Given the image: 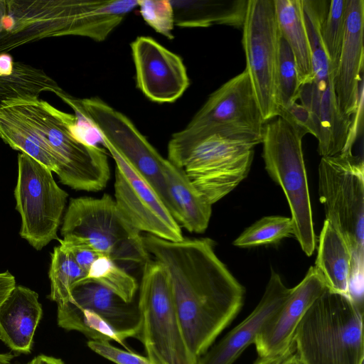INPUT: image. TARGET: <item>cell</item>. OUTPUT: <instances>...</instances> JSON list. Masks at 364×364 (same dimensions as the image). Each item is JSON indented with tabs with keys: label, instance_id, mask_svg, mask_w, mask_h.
<instances>
[{
	"label": "cell",
	"instance_id": "6da1fadb",
	"mask_svg": "<svg viewBox=\"0 0 364 364\" xmlns=\"http://www.w3.org/2000/svg\"><path fill=\"white\" fill-rule=\"evenodd\" d=\"M143 242L168 272L187 346L198 359L240 312L245 288L218 258L210 238L173 242L147 234Z\"/></svg>",
	"mask_w": 364,
	"mask_h": 364
},
{
	"label": "cell",
	"instance_id": "7a4b0ae2",
	"mask_svg": "<svg viewBox=\"0 0 364 364\" xmlns=\"http://www.w3.org/2000/svg\"><path fill=\"white\" fill-rule=\"evenodd\" d=\"M137 6V0H0V54L50 37L103 41Z\"/></svg>",
	"mask_w": 364,
	"mask_h": 364
},
{
	"label": "cell",
	"instance_id": "3957f363",
	"mask_svg": "<svg viewBox=\"0 0 364 364\" xmlns=\"http://www.w3.org/2000/svg\"><path fill=\"white\" fill-rule=\"evenodd\" d=\"M363 312L328 288L298 324L293 345L301 364H363Z\"/></svg>",
	"mask_w": 364,
	"mask_h": 364
},
{
	"label": "cell",
	"instance_id": "277c9868",
	"mask_svg": "<svg viewBox=\"0 0 364 364\" xmlns=\"http://www.w3.org/2000/svg\"><path fill=\"white\" fill-rule=\"evenodd\" d=\"M318 196L326 220L343 236L352 255L349 295L363 297L364 165L352 152L321 157Z\"/></svg>",
	"mask_w": 364,
	"mask_h": 364
},
{
	"label": "cell",
	"instance_id": "5b68a950",
	"mask_svg": "<svg viewBox=\"0 0 364 364\" xmlns=\"http://www.w3.org/2000/svg\"><path fill=\"white\" fill-rule=\"evenodd\" d=\"M14 105L41 133L63 184L88 192L106 187L110 177L107 156L101 148L76 136L73 131L75 115L41 99Z\"/></svg>",
	"mask_w": 364,
	"mask_h": 364
},
{
	"label": "cell",
	"instance_id": "8992f818",
	"mask_svg": "<svg viewBox=\"0 0 364 364\" xmlns=\"http://www.w3.org/2000/svg\"><path fill=\"white\" fill-rule=\"evenodd\" d=\"M60 234L63 241L88 245L124 269L143 267L150 259L143 236L107 193L71 198Z\"/></svg>",
	"mask_w": 364,
	"mask_h": 364
},
{
	"label": "cell",
	"instance_id": "52a82bcc",
	"mask_svg": "<svg viewBox=\"0 0 364 364\" xmlns=\"http://www.w3.org/2000/svg\"><path fill=\"white\" fill-rule=\"evenodd\" d=\"M261 144L265 169L287 198L294 236L304 252L311 256L316 248V237L302 137L284 119L276 117L264 123Z\"/></svg>",
	"mask_w": 364,
	"mask_h": 364
},
{
	"label": "cell",
	"instance_id": "ba28073f",
	"mask_svg": "<svg viewBox=\"0 0 364 364\" xmlns=\"http://www.w3.org/2000/svg\"><path fill=\"white\" fill-rule=\"evenodd\" d=\"M255 142L219 134L168 148V158L182 169L211 205L233 191L249 173Z\"/></svg>",
	"mask_w": 364,
	"mask_h": 364
},
{
	"label": "cell",
	"instance_id": "9c48e42d",
	"mask_svg": "<svg viewBox=\"0 0 364 364\" xmlns=\"http://www.w3.org/2000/svg\"><path fill=\"white\" fill-rule=\"evenodd\" d=\"M137 338L154 364H198L187 346L174 304L168 272L156 260L142 267Z\"/></svg>",
	"mask_w": 364,
	"mask_h": 364
},
{
	"label": "cell",
	"instance_id": "30bf717a",
	"mask_svg": "<svg viewBox=\"0 0 364 364\" xmlns=\"http://www.w3.org/2000/svg\"><path fill=\"white\" fill-rule=\"evenodd\" d=\"M246 69L208 97L186 127L174 133L168 148L219 134L261 144L264 123Z\"/></svg>",
	"mask_w": 364,
	"mask_h": 364
},
{
	"label": "cell",
	"instance_id": "8fae6325",
	"mask_svg": "<svg viewBox=\"0 0 364 364\" xmlns=\"http://www.w3.org/2000/svg\"><path fill=\"white\" fill-rule=\"evenodd\" d=\"M68 196L48 168L24 153L18 154L14 197L21 218L20 235L36 250L59 239Z\"/></svg>",
	"mask_w": 364,
	"mask_h": 364
},
{
	"label": "cell",
	"instance_id": "7c38bea8",
	"mask_svg": "<svg viewBox=\"0 0 364 364\" xmlns=\"http://www.w3.org/2000/svg\"><path fill=\"white\" fill-rule=\"evenodd\" d=\"M304 23L309 37L312 80L300 87L298 100L311 112L318 129V140L325 144L343 141L348 135L350 118L338 107L334 87L336 69L326 53L321 29L326 9L316 3L303 6Z\"/></svg>",
	"mask_w": 364,
	"mask_h": 364
},
{
	"label": "cell",
	"instance_id": "4fadbf2b",
	"mask_svg": "<svg viewBox=\"0 0 364 364\" xmlns=\"http://www.w3.org/2000/svg\"><path fill=\"white\" fill-rule=\"evenodd\" d=\"M246 70L265 122L277 117L276 75L279 31L274 0H248L242 28Z\"/></svg>",
	"mask_w": 364,
	"mask_h": 364
},
{
	"label": "cell",
	"instance_id": "5bb4252c",
	"mask_svg": "<svg viewBox=\"0 0 364 364\" xmlns=\"http://www.w3.org/2000/svg\"><path fill=\"white\" fill-rule=\"evenodd\" d=\"M115 162L114 200L139 232L168 241L183 239L181 228L149 184L109 145L102 144Z\"/></svg>",
	"mask_w": 364,
	"mask_h": 364
},
{
	"label": "cell",
	"instance_id": "9a60e30c",
	"mask_svg": "<svg viewBox=\"0 0 364 364\" xmlns=\"http://www.w3.org/2000/svg\"><path fill=\"white\" fill-rule=\"evenodd\" d=\"M130 46L136 87L148 99L171 103L183 95L190 80L181 56L149 36L137 37Z\"/></svg>",
	"mask_w": 364,
	"mask_h": 364
},
{
	"label": "cell",
	"instance_id": "2e32d148",
	"mask_svg": "<svg viewBox=\"0 0 364 364\" xmlns=\"http://www.w3.org/2000/svg\"><path fill=\"white\" fill-rule=\"evenodd\" d=\"M326 288L318 270L314 266L310 267L304 278L291 288L282 307L257 336L253 344L259 358L294 351L293 337L298 324Z\"/></svg>",
	"mask_w": 364,
	"mask_h": 364
},
{
	"label": "cell",
	"instance_id": "e0dca14e",
	"mask_svg": "<svg viewBox=\"0 0 364 364\" xmlns=\"http://www.w3.org/2000/svg\"><path fill=\"white\" fill-rule=\"evenodd\" d=\"M290 291L281 277L272 269L265 291L255 309L200 356L198 364H232L248 346L254 343L257 336L282 307Z\"/></svg>",
	"mask_w": 364,
	"mask_h": 364
},
{
	"label": "cell",
	"instance_id": "ac0fdd59",
	"mask_svg": "<svg viewBox=\"0 0 364 364\" xmlns=\"http://www.w3.org/2000/svg\"><path fill=\"white\" fill-rule=\"evenodd\" d=\"M364 1L347 0L343 44L336 66L334 87L341 113L351 118L355 112L363 81Z\"/></svg>",
	"mask_w": 364,
	"mask_h": 364
},
{
	"label": "cell",
	"instance_id": "d6986e66",
	"mask_svg": "<svg viewBox=\"0 0 364 364\" xmlns=\"http://www.w3.org/2000/svg\"><path fill=\"white\" fill-rule=\"evenodd\" d=\"M42 315L38 293L16 285L0 306V340L17 354L30 353Z\"/></svg>",
	"mask_w": 364,
	"mask_h": 364
},
{
	"label": "cell",
	"instance_id": "ffe728a7",
	"mask_svg": "<svg viewBox=\"0 0 364 364\" xmlns=\"http://www.w3.org/2000/svg\"><path fill=\"white\" fill-rule=\"evenodd\" d=\"M166 205L180 227L203 233L208 227L212 205L199 193L184 171L166 159L163 166Z\"/></svg>",
	"mask_w": 364,
	"mask_h": 364
},
{
	"label": "cell",
	"instance_id": "44dd1931",
	"mask_svg": "<svg viewBox=\"0 0 364 364\" xmlns=\"http://www.w3.org/2000/svg\"><path fill=\"white\" fill-rule=\"evenodd\" d=\"M67 301L94 311L117 330L137 338L141 316L134 301L127 302L102 285L84 279L73 287Z\"/></svg>",
	"mask_w": 364,
	"mask_h": 364
},
{
	"label": "cell",
	"instance_id": "7402d4cb",
	"mask_svg": "<svg viewBox=\"0 0 364 364\" xmlns=\"http://www.w3.org/2000/svg\"><path fill=\"white\" fill-rule=\"evenodd\" d=\"M175 26L207 28L224 25L242 29L248 0H170Z\"/></svg>",
	"mask_w": 364,
	"mask_h": 364
},
{
	"label": "cell",
	"instance_id": "603a6c76",
	"mask_svg": "<svg viewBox=\"0 0 364 364\" xmlns=\"http://www.w3.org/2000/svg\"><path fill=\"white\" fill-rule=\"evenodd\" d=\"M352 262V255L345 239L325 220L318 238L314 267L328 289L349 296Z\"/></svg>",
	"mask_w": 364,
	"mask_h": 364
},
{
	"label": "cell",
	"instance_id": "cb8c5ba5",
	"mask_svg": "<svg viewBox=\"0 0 364 364\" xmlns=\"http://www.w3.org/2000/svg\"><path fill=\"white\" fill-rule=\"evenodd\" d=\"M278 29L294 55L300 87L312 80L311 50L301 0H274Z\"/></svg>",
	"mask_w": 364,
	"mask_h": 364
},
{
	"label": "cell",
	"instance_id": "d4e9b609",
	"mask_svg": "<svg viewBox=\"0 0 364 364\" xmlns=\"http://www.w3.org/2000/svg\"><path fill=\"white\" fill-rule=\"evenodd\" d=\"M0 138L12 149L57 173L55 162L41 133L15 105L0 108Z\"/></svg>",
	"mask_w": 364,
	"mask_h": 364
},
{
	"label": "cell",
	"instance_id": "484cf974",
	"mask_svg": "<svg viewBox=\"0 0 364 364\" xmlns=\"http://www.w3.org/2000/svg\"><path fill=\"white\" fill-rule=\"evenodd\" d=\"M43 92L58 96L65 91L43 70L14 62L11 74L0 76V108L35 101Z\"/></svg>",
	"mask_w": 364,
	"mask_h": 364
},
{
	"label": "cell",
	"instance_id": "4316f807",
	"mask_svg": "<svg viewBox=\"0 0 364 364\" xmlns=\"http://www.w3.org/2000/svg\"><path fill=\"white\" fill-rule=\"evenodd\" d=\"M57 306L58 326L68 331H79L90 341H113L124 345V341L131 338L91 310L77 307L68 301L57 304Z\"/></svg>",
	"mask_w": 364,
	"mask_h": 364
},
{
	"label": "cell",
	"instance_id": "83f0119b",
	"mask_svg": "<svg viewBox=\"0 0 364 364\" xmlns=\"http://www.w3.org/2000/svg\"><path fill=\"white\" fill-rule=\"evenodd\" d=\"M48 276L50 282L48 298L60 304L68 301L73 287L84 279L87 273L77 265L70 252L59 244L51 253Z\"/></svg>",
	"mask_w": 364,
	"mask_h": 364
},
{
	"label": "cell",
	"instance_id": "f1b7e54d",
	"mask_svg": "<svg viewBox=\"0 0 364 364\" xmlns=\"http://www.w3.org/2000/svg\"><path fill=\"white\" fill-rule=\"evenodd\" d=\"M85 279L102 285L127 302L134 301L138 289L134 277L114 261L102 255L94 262Z\"/></svg>",
	"mask_w": 364,
	"mask_h": 364
},
{
	"label": "cell",
	"instance_id": "f546056e",
	"mask_svg": "<svg viewBox=\"0 0 364 364\" xmlns=\"http://www.w3.org/2000/svg\"><path fill=\"white\" fill-rule=\"evenodd\" d=\"M294 236V224L291 218L265 216L246 228L233 242V245L248 247L269 245Z\"/></svg>",
	"mask_w": 364,
	"mask_h": 364
},
{
	"label": "cell",
	"instance_id": "4dcf8cb0",
	"mask_svg": "<svg viewBox=\"0 0 364 364\" xmlns=\"http://www.w3.org/2000/svg\"><path fill=\"white\" fill-rule=\"evenodd\" d=\"M299 89L300 85L294 55L287 41L280 35L276 75L278 112L297 101Z\"/></svg>",
	"mask_w": 364,
	"mask_h": 364
},
{
	"label": "cell",
	"instance_id": "1f68e13d",
	"mask_svg": "<svg viewBox=\"0 0 364 364\" xmlns=\"http://www.w3.org/2000/svg\"><path fill=\"white\" fill-rule=\"evenodd\" d=\"M347 0L329 1L321 29V39L332 67L336 69L343 44Z\"/></svg>",
	"mask_w": 364,
	"mask_h": 364
},
{
	"label": "cell",
	"instance_id": "d6a6232c",
	"mask_svg": "<svg viewBox=\"0 0 364 364\" xmlns=\"http://www.w3.org/2000/svg\"><path fill=\"white\" fill-rule=\"evenodd\" d=\"M138 7L150 27L170 40L174 38V14L170 0H138Z\"/></svg>",
	"mask_w": 364,
	"mask_h": 364
},
{
	"label": "cell",
	"instance_id": "836d02e7",
	"mask_svg": "<svg viewBox=\"0 0 364 364\" xmlns=\"http://www.w3.org/2000/svg\"><path fill=\"white\" fill-rule=\"evenodd\" d=\"M277 117L289 123L302 138L306 134L317 138L318 130L313 115L303 105L294 102L279 110Z\"/></svg>",
	"mask_w": 364,
	"mask_h": 364
},
{
	"label": "cell",
	"instance_id": "e575fe53",
	"mask_svg": "<svg viewBox=\"0 0 364 364\" xmlns=\"http://www.w3.org/2000/svg\"><path fill=\"white\" fill-rule=\"evenodd\" d=\"M87 346L95 353L116 364H154L147 357L118 348L109 342L90 341Z\"/></svg>",
	"mask_w": 364,
	"mask_h": 364
},
{
	"label": "cell",
	"instance_id": "d590c367",
	"mask_svg": "<svg viewBox=\"0 0 364 364\" xmlns=\"http://www.w3.org/2000/svg\"><path fill=\"white\" fill-rule=\"evenodd\" d=\"M60 245L65 247L71 254L77 265L87 274L94 262L101 255L85 243L67 242L58 239Z\"/></svg>",
	"mask_w": 364,
	"mask_h": 364
},
{
	"label": "cell",
	"instance_id": "8d00e7d4",
	"mask_svg": "<svg viewBox=\"0 0 364 364\" xmlns=\"http://www.w3.org/2000/svg\"><path fill=\"white\" fill-rule=\"evenodd\" d=\"M14 276L9 271L0 273V306L16 287Z\"/></svg>",
	"mask_w": 364,
	"mask_h": 364
},
{
	"label": "cell",
	"instance_id": "74e56055",
	"mask_svg": "<svg viewBox=\"0 0 364 364\" xmlns=\"http://www.w3.org/2000/svg\"><path fill=\"white\" fill-rule=\"evenodd\" d=\"M14 61L11 55L6 53L0 54V76H7L11 74Z\"/></svg>",
	"mask_w": 364,
	"mask_h": 364
},
{
	"label": "cell",
	"instance_id": "f35d334b",
	"mask_svg": "<svg viewBox=\"0 0 364 364\" xmlns=\"http://www.w3.org/2000/svg\"><path fill=\"white\" fill-rule=\"evenodd\" d=\"M36 364H65L61 359L53 356L39 355L36 357Z\"/></svg>",
	"mask_w": 364,
	"mask_h": 364
},
{
	"label": "cell",
	"instance_id": "ab89813d",
	"mask_svg": "<svg viewBox=\"0 0 364 364\" xmlns=\"http://www.w3.org/2000/svg\"><path fill=\"white\" fill-rule=\"evenodd\" d=\"M293 352L271 358H259L255 364H279L287 355Z\"/></svg>",
	"mask_w": 364,
	"mask_h": 364
},
{
	"label": "cell",
	"instance_id": "60d3db41",
	"mask_svg": "<svg viewBox=\"0 0 364 364\" xmlns=\"http://www.w3.org/2000/svg\"><path fill=\"white\" fill-rule=\"evenodd\" d=\"M279 364H301L296 353L287 355Z\"/></svg>",
	"mask_w": 364,
	"mask_h": 364
},
{
	"label": "cell",
	"instance_id": "b9f144b4",
	"mask_svg": "<svg viewBox=\"0 0 364 364\" xmlns=\"http://www.w3.org/2000/svg\"><path fill=\"white\" fill-rule=\"evenodd\" d=\"M14 357L11 353H0V364H11Z\"/></svg>",
	"mask_w": 364,
	"mask_h": 364
},
{
	"label": "cell",
	"instance_id": "7bdbcfd3",
	"mask_svg": "<svg viewBox=\"0 0 364 364\" xmlns=\"http://www.w3.org/2000/svg\"><path fill=\"white\" fill-rule=\"evenodd\" d=\"M26 364H36V357L34 358H33L31 361H29L28 363H27Z\"/></svg>",
	"mask_w": 364,
	"mask_h": 364
}]
</instances>
